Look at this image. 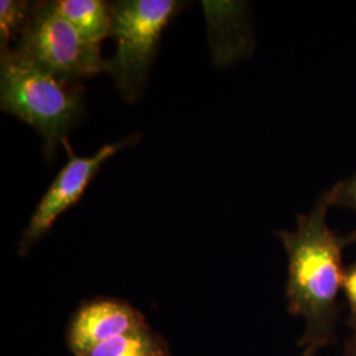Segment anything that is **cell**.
Segmentation results:
<instances>
[{
	"label": "cell",
	"mask_w": 356,
	"mask_h": 356,
	"mask_svg": "<svg viewBox=\"0 0 356 356\" xmlns=\"http://www.w3.org/2000/svg\"><path fill=\"white\" fill-rule=\"evenodd\" d=\"M330 209L323 193L309 213L297 216L296 229L276 232L288 256L286 307L292 316L305 321L298 341L302 356H316L337 341L343 251L356 244V229L338 235L330 229Z\"/></svg>",
	"instance_id": "cell-1"
},
{
	"label": "cell",
	"mask_w": 356,
	"mask_h": 356,
	"mask_svg": "<svg viewBox=\"0 0 356 356\" xmlns=\"http://www.w3.org/2000/svg\"><path fill=\"white\" fill-rule=\"evenodd\" d=\"M0 107L35 128L51 154L83 114L78 83H67L15 49L0 56Z\"/></svg>",
	"instance_id": "cell-2"
},
{
	"label": "cell",
	"mask_w": 356,
	"mask_h": 356,
	"mask_svg": "<svg viewBox=\"0 0 356 356\" xmlns=\"http://www.w3.org/2000/svg\"><path fill=\"white\" fill-rule=\"evenodd\" d=\"M182 8L177 0H119L113 3L110 38L116 51L107 73L123 98L135 102L145 85L159 41Z\"/></svg>",
	"instance_id": "cell-3"
},
{
	"label": "cell",
	"mask_w": 356,
	"mask_h": 356,
	"mask_svg": "<svg viewBox=\"0 0 356 356\" xmlns=\"http://www.w3.org/2000/svg\"><path fill=\"white\" fill-rule=\"evenodd\" d=\"M15 51L67 83L107 73V60L102 57L101 47L82 38L51 7V1L33 3L29 22L16 41Z\"/></svg>",
	"instance_id": "cell-4"
},
{
	"label": "cell",
	"mask_w": 356,
	"mask_h": 356,
	"mask_svg": "<svg viewBox=\"0 0 356 356\" xmlns=\"http://www.w3.org/2000/svg\"><path fill=\"white\" fill-rule=\"evenodd\" d=\"M138 139L139 136H129L114 144H106L89 157L76 156L66 141L64 147L69 160L38 202L17 243V252L22 256L29 254L31 248L51 229L61 214L79 202L103 163Z\"/></svg>",
	"instance_id": "cell-5"
},
{
	"label": "cell",
	"mask_w": 356,
	"mask_h": 356,
	"mask_svg": "<svg viewBox=\"0 0 356 356\" xmlns=\"http://www.w3.org/2000/svg\"><path fill=\"white\" fill-rule=\"evenodd\" d=\"M145 323L148 322L140 310L126 301L92 298L82 302L72 314L66 344L73 356H78L114 332L140 327Z\"/></svg>",
	"instance_id": "cell-6"
},
{
	"label": "cell",
	"mask_w": 356,
	"mask_h": 356,
	"mask_svg": "<svg viewBox=\"0 0 356 356\" xmlns=\"http://www.w3.org/2000/svg\"><path fill=\"white\" fill-rule=\"evenodd\" d=\"M51 4L90 44L101 47L102 40L110 38L113 4L103 0H53Z\"/></svg>",
	"instance_id": "cell-7"
},
{
	"label": "cell",
	"mask_w": 356,
	"mask_h": 356,
	"mask_svg": "<svg viewBox=\"0 0 356 356\" xmlns=\"http://www.w3.org/2000/svg\"><path fill=\"white\" fill-rule=\"evenodd\" d=\"M78 356H170L165 339L148 323L106 337Z\"/></svg>",
	"instance_id": "cell-8"
},
{
	"label": "cell",
	"mask_w": 356,
	"mask_h": 356,
	"mask_svg": "<svg viewBox=\"0 0 356 356\" xmlns=\"http://www.w3.org/2000/svg\"><path fill=\"white\" fill-rule=\"evenodd\" d=\"M33 4L24 0L0 1V51H10V44L19 40L29 22Z\"/></svg>",
	"instance_id": "cell-9"
},
{
	"label": "cell",
	"mask_w": 356,
	"mask_h": 356,
	"mask_svg": "<svg viewBox=\"0 0 356 356\" xmlns=\"http://www.w3.org/2000/svg\"><path fill=\"white\" fill-rule=\"evenodd\" d=\"M325 193L331 207H343L356 213V172L353 176L337 182Z\"/></svg>",
	"instance_id": "cell-10"
},
{
	"label": "cell",
	"mask_w": 356,
	"mask_h": 356,
	"mask_svg": "<svg viewBox=\"0 0 356 356\" xmlns=\"http://www.w3.org/2000/svg\"><path fill=\"white\" fill-rule=\"evenodd\" d=\"M342 291L348 305L347 326L356 332V260L344 268Z\"/></svg>",
	"instance_id": "cell-11"
},
{
	"label": "cell",
	"mask_w": 356,
	"mask_h": 356,
	"mask_svg": "<svg viewBox=\"0 0 356 356\" xmlns=\"http://www.w3.org/2000/svg\"><path fill=\"white\" fill-rule=\"evenodd\" d=\"M343 356H356V332H353L346 341Z\"/></svg>",
	"instance_id": "cell-12"
}]
</instances>
